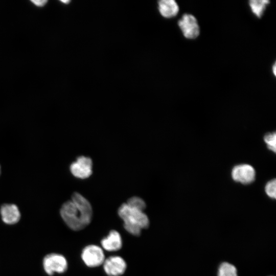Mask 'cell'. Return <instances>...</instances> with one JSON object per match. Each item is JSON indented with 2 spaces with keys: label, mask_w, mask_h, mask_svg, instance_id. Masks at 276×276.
<instances>
[{
  "label": "cell",
  "mask_w": 276,
  "mask_h": 276,
  "mask_svg": "<svg viewBox=\"0 0 276 276\" xmlns=\"http://www.w3.org/2000/svg\"><path fill=\"white\" fill-rule=\"evenodd\" d=\"M101 244L103 248L107 251H113L120 249L122 246L121 236L119 232L112 230L109 235L103 238Z\"/></svg>",
  "instance_id": "obj_10"
},
{
  "label": "cell",
  "mask_w": 276,
  "mask_h": 276,
  "mask_svg": "<svg viewBox=\"0 0 276 276\" xmlns=\"http://www.w3.org/2000/svg\"><path fill=\"white\" fill-rule=\"evenodd\" d=\"M60 214L71 229L80 231L90 223L93 210L89 202L82 195L75 192L72 195L71 200L62 204Z\"/></svg>",
  "instance_id": "obj_1"
},
{
  "label": "cell",
  "mask_w": 276,
  "mask_h": 276,
  "mask_svg": "<svg viewBox=\"0 0 276 276\" xmlns=\"http://www.w3.org/2000/svg\"><path fill=\"white\" fill-rule=\"evenodd\" d=\"M256 172L255 168L247 164H241L234 166L231 171L233 180L243 185H248L255 181Z\"/></svg>",
  "instance_id": "obj_4"
},
{
  "label": "cell",
  "mask_w": 276,
  "mask_h": 276,
  "mask_svg": "<svg viewBox=\"0 0 276 276\" xmlns=\"http://www.w3.org/2000/svg\"><path fill=\"white\" fill-rule=\"evenodd\" d=\"M270 2L267 0H251L249 5L252 12L258 18L261 17Z\"/></svg>",
  "instance_id": "obj_12"
},
{
  "label": "cell",
  "mask_w": 276,
  "mask_h": 276,
  "mask_svg": "<svg viewBox=\"0 0 276 276\" xmlns=\"http://www.w3.org/2000/svg\"><path fill=\"white\" fill-rule=\"evenodd\" d=\"M0 214L3 221L9 225L17 223L21 217L18 208L14 204L6 203L2 205Z\"/></svg>",
  "instance_id": "obj_9"
},
{
  "label": "cell",
  "mask_w": 276,
  "mask_h": 276,
  "mask_svg": "<svg viewBox=\"0 0 276 276\" xmlns=\"http://www.w3.org/2000/svg\"><path fill=\"white\" fill-rule=\"evenodd\" d=\"M1 174V166H0V175Z\"/></svg>",
  "instance_id": "obj_20"
},
{
  "label": "cell",
  "mask_w": 276,
  "mask_h": 276,
  "mask_svg": "<svg viewBox=\"0 0 276 276\" xmlns=\"http://www.w3.org/2000/svg\"><path fill=\"white\" fill-rule=\"evenodd\" d=\"M61 2L65 4H68L70 2V1H61Z\"/></svg>",
  "instance_id": "obj_19"
},
{
  "label": "cell",
  "mask_w": 276,
  "mask_h": 276,
  "mask_svg": "<svg viewBox=\"0 0 276 276\" xmlns=\"http://www.w3.org/2000/svg\"><path fill=\"white\" fill-rule=\"evenodd\" d=\"M179 6L174 0H161L158 2V10L162 16L171 18L177 15Z\"/></svg>",
  "instance_id": "obj_11"
},
{
  "label": "cell",
  "mask_w": 276,
  "mask_h": 276,
  "mask_svg": "<svg viewBox=\"0 0 276 276\" xmlns=\"http://www.w3.org/2000/svg\"><path fill=\"white\" fill-rule=\"evenodd\" d=\"M129 206L143 211L146 208L145 201L141 198L134 196L128 199L126 203Z\"/></svg>",
  "instance_id": "obj_16"
},
{
  "label": "cell",
  "mask_w": 276,
  "mask_h": 276,
  "mask_svg": "<svg viewBox=\"0 0 276 276\" xmlns=\"http://www.w3.org/2000/svg\"><path fill=\"white\" fill-rule=\"evenodd\" d=\"M92 165V160L89 157L80 156L71 164L70 169L75 177L85 179L91 175Z\"/></svg>",
  "instance_id": "obj_7"
},
{
  "label": "cell",
  "mask_w": 276,
  "mask_h": 276,
  "mask_svg": "<svg viewBox=\"0 0 276 276\" xmlns=\"http://www.w3.org/2000/svg\"><path fill=\"white\" fill-rule=\"evenodd\" d=\"M118 215L124 222L125 229L134 236H139L143 229L148 227L149 220L143 211L122 204L118 209Z\"/></svg>",
  "instance_id": "obj_2"
},
{
  "label": "cell",
  "mask_w": 276,
  "mask_h": 276,
  "mask_svg": "<svg viewBox=\"0 0 276 276\" xmlns=\"http://www.w3.org/2000/svg\"><path fill=\"white\" fill-rule=\"evenodd\" d=\"M275 63H274L273 65V67H272V70H273V74L275 76V74H276V72H275V70H276V67H275Z\"/></svg>",
  "instance_id": "obj_18"
},
{
  "label": "cell",
  "mask_w": 276,
  "mask_h": 276,
  "mask_svg": "<svg viewBox=\"0 0 276 276\" xmlns=\"http://www.w3.org/2000/svg\"><path fill=\"white\" fill-rule=\"evenodd\" d=\"M35 6H36L37 7L42 8L44 7L47 3L48 2V1L47 0H43V1H30Z\"/></svg>",
  "instance_id": "obj_17"
},
{
  "label": "cell",
  "mask_w": 276,
  "mask_h": 276,
  "mask_svg": "<svg viewBox=\"0 0 276 276\" xmlns=\"http://www.w3.org/2000/svg\"><path fill=\"white\" fill-rule=\"evenodd\" d=\"M42 265L44 271L49 275H52L54 273H63L68 267L65 258L56 253L46 255L43 259Z\"/></svg>",
  "instance_id": "obj_3"
},
{
  "label": "cell",
  "mask_w": 276,
  "mask_h": 276,
  "mask_svg": "<svg viewBox=\"0 0 276 276\" xmlns=\"http://www.w3.org/2000/svg\"><path fill=\"white\" fill-rule=\"evenodd\" d=\"M218 276H237V269L229 263H222L218 268Z\"/></svg>",
  "instance_id": "obj_13"
},
{
  "label": "cell",
  "mask_w": 276,
  "mask_h": 276,
  "mask_svg": "<svg viewBox=\"0 0 276 276\" xmlns=\"http://www.w3.org/2000/svg\"><path fill=\"white\" fill-rule=\"evenodd\" d=\"M264 191L269 198L275 199L276 197V180L272 179L268 181L264 187Z\"/></svg>",
  "instance_id": "obj_15"
},
{
  "label": "cell",
  "mask_w": 276,
  "mask_h": 276,
  "mask_svg": "<svg viewBox=\"0 0 276 276\" xmlns=\"http://www.w3.org/2000/svg\"><path fill=\"white\" fill-rule=\"evenodd\" d=\"M127 267L125 260L119 256H111L105 260L103 268L109 276H120L123 274Z\"/></svg>",
  "instance_id": "obj_8"
},
{
  "label": "cell",
  "mask_w": 276,
  "mask_h": 276,
  "mask_svg": "<svg viewBox=\"0 0 276 276\" xmlns=\"http://www.w3.org/2000/svg\"><path fill=\"white\" fill-rule=\"evenodd\" d=\"M178 25L186 38L195 39L200 34V28L197 20L191 14H184L179 19Z\"/></svg>",
  "instance_id": "obj_5"
},
{
  "label": "cell",
  "mask_w": 276,
  "mask_h": 276,
  "mask_svg": "<svg viewBox=\"0 0 276 276\" xmlns=\"http://www.w3.org/2000/svg\"><path fill=\"white\" fill-rule=\"evenodd\" d=\"M263 140L267 148L271 151L275 153L276 151V133L275 132H268L263 137Z\"/></svg>",
  "instance_id": "obj_14"
},
{
  "label": "cell",
  "mask_w": 276,
  "mask_h": 276,
  "mask_svg": "<svg viewBox=\"0 0 276 276\" xmlns=\"http://www.w3.org/2000/svg\"><path fill=\"white\" fill-rule=\"evenodd\" d=\"M81 258L84 263L90 267L99 266L105 260L102 248L95 245H89L84 247L81 253Z\"/></svg>",
  "instance_id": "obj_6"
}]
</instances>
